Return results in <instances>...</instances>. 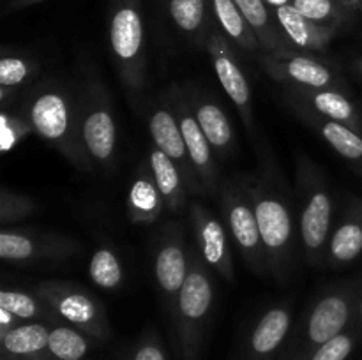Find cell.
Masks as SVG:
<instances>
[{
  "instance_id": "d6986e66",
  "label": "cell",
  "mask_w": 362,
  "mask_h": 360,
  "mask_svg": "<svg viewBox=\"0 0 362 360\" xmlns=\"http://www.w3.org/2000/svg\"><path fill=\"white\" fill-rule=\"evenodd\" d=\"M186 92L198 124L211 141L214 152L223 159L230 157L235 150V134L223 106L212 95L205 94L193 85Z\"/></svg>"
},
{
  "instance_id": "d6a6232c",
  "label": "cell",
  "mask_w": 362,
  "mask_h": 360,
  "mask_svg": "<svg viewBox=\"0 0 362 360\" xmlns=\"http://www.w3.org/2000/svg\"><path fill=\"white\" fill-rule=\"evenodd\" d=\"M35 212H37V203L30 196L2 187L0 191V224L4 228H9L14 222L23 221Z\"/></svg>"
},
{
  "instance_id": "ffe728a7",
  "label": "cell",
  "mask_w": 362,
  "mask_h": 360,
  "mask_svg": "<svg viewBox=\"0 0 362 360\" xmlns=\"http://www.w3.org/2000/svg\"><path fill=\"white\" fill-rule=\"evenodd\" d=\"M362 254V200L350 196L346 200L327 247V265L345 267Z\"/></svg>"
},
{
  "instance_id": "ba28073f",
  "label": "cell",
  "mask_w": 362,
  "mask_h": 360,
  "mask_svg": "<svg viewBox=\"0 0 362 360\" xmlns=\"http://www.w3.org/2000/svg\"><path fill=\"white\" fill-rule=\"evenodd\" d=\"M81 133L92 162L110 172L117 155V122L110 95L101 80H87L80 87Z\"/></svg>"
},
{
  "instance_id": "f1b7e54d",
  "label": "cell",
  "mask_w": 362,
  "mask_h": 360,
  "mask_svg": "<svg viewBox=\"0 0 362 360\" xmlns=\"http://www.w3.org/2000/svg\"><path fill=\"white\" fill-rule=\"evenodd\" d=\"M211 0H168V13L179 30L191 37L207 39Z\"/></svg>"
},
{
  "instance_id": "9c48e42d",
  "label": "cell",
  "mask_w": 362,
  "mask_h": 360,
  "mask_svg": "<svg viewBox=\"0 0 362 360\" xmlns=\"http://www.w3.org/2000/svg\"><path fill=\"white\" fill-rule=\"evenodd\" d=\"M219 207L230 236L243 254L247 267L258 275H269L264 242L257 215L243 180H226L219 187Z\"/></svg>"
},
{
  "instance_id": "4316f807",
  "label": "cell",
  "mask_w": 362,
  "mask_h": 360,
  "mask_svg": "<svg viewBox=\"0 0 362 360\" xmlns=\"http://www.w3.org/2000/svg\"><path fill=\"white\" fill-rule=\"evenodd\" d=\"M212 14L218 25L221 27L223 34L235 42L240 49L247 53L260 52L262 46L257 34L250 27L247 20L244 18L243 11L235 4V0H211Z\"/></svg>"
},
{
  "instance_id": "836d02e7",
  "label": "cell",
  "mask_w": 362,
  "mask_h": 360,
  "mask_svg": "<svg viewBox=\"0 0 362 360\" xmlns=\"http://www.w3.org/2000/svg\"><path fill=\"white\" fill-rule=\"evenodd\" d=\"M35 71L37 66L32 59L21 55H4L0 59V88L16 90L30 80Z\"/></svg>"
},
{
  "instance_id": "5bb4252c",
  "label": "cell",
  "mask_w": 362,
  "mask_h": 360,
  "mask_svg": "<svg viewBox=\"0 0 362 360\" xmlns=\"http://www.w3.org/2000/svg\"><path fill=\"white\" fill-rule=\"evenodd\" d=\"M187 272H189V249H186L184 244L182 226L179 222H168L159 233L154 274L172 316Z\"/></svg>"
},
{
  "instance_id": "484cf974",
  "label": "cell",
  "mask_w": 362,
  "mask_h": 360,
  "mask_svg": "<svg viewBox=\"0 0 362 360\" xmlns=\"http://www.w3.org/2000/svg\"><path fill=\"white\" fill-rule=\"evenodd\" d=\"M148 166H151L156 184L161 191L166 210L173 212V214L182 212L187 205L189 191H187L186 180L175 162L152 145L151 154H148Z\"/></svg>"
},
{
  "instance_id": "d590c367",
  "label": "cell",
  "mask_w": 362,
  "mask_h": 360,
  "mask_svg": "<svg viewBox=\"0 0 362 360\" xmlns=\"http://www.w3.org/2000/svg\"><path fill=\"white\" fill-rule=\"evenodd\" d=\"M357 335H359V330L346 328L343 334L336 335L334 339L322 344L320 348H317L300 360H346L356 349Z\"/></svg>"
},
{
  "instance_id": "7402d4cb",
  "label": "cell",
  "mask_w": 362,
  "mask_h": 360,
  "mask_svg": "<svg viewBox=\"0 0 362 360\" xmlns=\"http://www.w3.org/2000/svg\"><path fill=\"white\" fill-rule=\"evenodd\" d=\"M49 330L45 323H20L0 332L2 360H55L48 352Z\"/></svg>"
},
{
  "instance_id": "cb8c5ba5",
  "label": "cell",
  "mask_w": 362,
  "mask_h": 360,
  "mask_svg": "<svg viewBox=\"0 0 362 360\" xmlns=\"http://www.w3.org/2000/svg\"><path fill=\"white\" fill-rule=\"evenodd\" d=\"M250 27L260 41L262 52L269 55H285L296 52V46L286 39L276 20L274 9L265 0H235Z\"/></svg>"
},
{
  "instance_id": "7a4b0ae2",
  "label": "cell",
  "mask_w": 362,
  "mask_h": 360,
  "mask_svg": "<svg viewBox=\"0 0 362 360\" xmlns=\"http://www.w3.org/2000/svg\"><path fill=\"white\" fill-rule=\"evenodd\" d=\"M269 154L262 155V172L257 176H244L243 184L247 191L255 215L258 221L269 275L286 281L296 268L297 239L296 219L288 203L281 182L276 179L274 164L269 161Z\"/></svg>"
},
{
  "instance_id": "ab89813d",
  "label": "cell",
  "mask_w": 362,
  "mask_h": 360,
  "mask_svg": "<svg viewBox=\"0 0 362 360\" xmlns=\"http://www.w3.org/2000/svg\"><path fill=\"white\" fill-rule=\"evenodd\" d=\"M356 321H357V328H359V332H362V292H361V296H359V302H357Z\"/></svg>"
},
{
  "instance_id": "f35d334b",
  "label": "cell",
  "mask_w": 362,
  "mask_h": 360,
  "mask_svg": "<svg viewBox=\"0 0 362 360\" xmlns=\"http://www.w3.org/2000/svg\"><path fill=\"white\" fill-rule=\"evenodd\" d=\"M341 6H345L346 9L354 11L356 14H362V0H336Z\"/></svg>"
},
{
  "instance_id": "d4e9b609",
  "label": "cell",
  "mask_w": 362,
  "mask_h": 360,
  "mask_svg": "<svg viewBox=\"0 0 362 360\" xmlns=\"http://www.w3.org/2000/svg\"><path fill=\"white\" fill-rule=\"evenodd\" d=\"M127 217L134 224H152L165 210V200L161 196L151 166L141 164L136 169L133 184L127 193Z\"/></svg>"
},
{
  "instance_id": "1f68e13d",
  "label": "cell",
  "mask_w": 362,
  "mask_h": 360,
  "mask_svg": "<svg viewBox=\"0 0 362 360\" xmlns=\"http://www.w3.org/2000/svg\"><path fill=\"white\" fill-rule=\"evenodd\" d=\"M88 275L103 289H117L124 282V268L113 249L99 246L88 263Z\"/></svg>"
},
{
  "instance_id": "83f0119b",
  "label": "cell",
  "mask_w": 362,
  "mask_h": 360,
  "mask_svg": "<svg viewBox=\"0 0 362 360\" xmlns=\"http://www.w3.org/2000/svg\"><path fill=\"white\" fill-rule=\"evenodd\" d=\"M0 314H2L0 332H4L20 325V321L52 316L53 313L39 296L35 299L30 293L20 292V289H2L0 292Z\"/></svg>"
},
{
  "instance_id": "3957f363",
  "label": "cell",
  "mask_w": 362,
  "mask_h": 360,
  "mask_svg": "<svg viewBox=\"0 0 362 360\" xmlns=\"http://www.w3.org/2000/svg\"><path fill=\"white\" fill-rule=\"evenodd\" d=\"M297 198H299V239L304 258L318 267L327 263V247L331 240L334 201L327 176L317 162L300 155L296 168Z\"/></svg>"
},
{
  "instance_id": "4fadbf2b",
  "label": "cell",
  "mask_w": 362,
  "mask_h": 360,
  "mask_svg": "<svg viewBox=\"0 0 362 360\" xmlns=\"http://www.w3.org/2000/svg\"><path fill=\"white\" fill-rule=\"evenodd\" d=\"M81 246L74 239L55 233H35L23 229L2 228L0 232V258L16 265L35 261H60L74 256Z\"/></svg>"
},
{
  "instance_id": "2e32d148",
  "label": "cell",
  "mask_w": 362,
  "mask_h": 360,
  "mask_svg": "<svg viewBox=\"0 0 362 360\" xmlns=\"http://www.w3.org/2000/svg\"><path fill=\"white\" fill-rule=\"evenodd\" d=\"M189 219L194 242L207 267L228 282L235 281V267L228 240L230 233L226 232L225 224L200 203H191Z\"/></svg>"
},
{
  "instance_id": "9a60e30c",
  "label": "cell",
  "mask_w": 362,
  "mask_h": 360,
  "mask_svg": "<svg viewBox=\"0 0 362 360\" xmlns=\"http://www.w3.org/2000/svg\"><path fill=\"white\" fill-rule=\"evenodd\" d=\"M148 133H151L152 145L158 147L163 154L168 155L177 168L182 173L189 194H205L200 180H198L194 166L191 162L189 152H187L186 141H184L182 131H180L179 120L173 113L168 97L152 104L148 113Z\"/></svg>"
},
{
  "instance_id": "f546056e",
  "label": "cell",
  "mask_w": 362,
  "mask_h": 360,
  "mask_svg": "<svg viewBox=\"0 0 362 360\" xmlns=\"http://www.w3.org/2000/svg\"><path fill=\"white\" fill-rule=\"evenodd\" d=\"M90 349L88 335L71 325H55L49 330L48 352L55 360H81Z\"/></svg>"
},
{
  "instance_id": "74e56055",
  "label": "cell",
  "mask_w": 362,
  "mask_h": 360,
  "mask_svg": "<svg viewBox=\"0 0 362 360\" xmlns=\"http://www.w3.org/2000/svg\"><path fill=\"white\" fill-rule=\"evenodd\" d=\"M39 2H42V0H11L6 7V13H16V11L27 9V7L35 6Z\"/></svg>"
},
{
  "instance_id": "b9f144b4",
  "label": "cell",
  "mask_w": 362,
  "mask_h": 360,
  "mask_svg": "<svg viewBox=\"0 0 362 360\" xmlns=\"http://www.w3.org/2000/svg\"><path fill=\"white\" fill-rule=\"evenodd\" d=\"M352 67H354V71H356L357 76L362 78V56H361L359 60H356V62H354Z\"/></svg>"
},
{
  "instance_id": "277c9868",
  "label": "cell",
  "mask_w": 362,
  "mask_h": 360,
  "mask_svg": "<svg viewBox=\"0 0 362 360\" xmlns=\"http://www.w3.org/2000/svg\"><path fill=\"white\" fill-rule=\"evenodd\" d=\"M362 281L341 282L325 289L304 318L303 328L290 341L279 360H300L322 344L343 334L356 320Z\"/></svg>"
},
{
  "instance_id": "6da1fadb",
  "label": "cell",
  "mask_w": 362,
  "mask_h": 360,
  "mask_svg": "<svg viewBox=\"0 0 362 360\" xmlns=\"http://www.w3.org/2000/svg\"><path fill=\"white\" fill-rule=\"evenodd\" d=\"M21 113L34 133L55 147L67 161L85 172L94 169L81 133L80 88L59 80L41 81L27 92Z\"/></svg>"
},
{
  "instance_id": "30bf717a",
  "label": "cell",
  "mask_w": 362,
  "mask_h": 360,
  "mask_svg": "<svg viewBox=\"0 0 362 360\" xmlns=\"http://www.w3.org/2000/svg\"><path fill=\"white\" fill-rule=\"evenodd\" d=\"M166 97H168L173 113L179 120L191 162H193L194 172H197V176L200 180L202 187H204L205 194H218L221 182H219V169L218 164H216L214 148H212L211 141L207 140L200 124H198L193 106H191L189 97H187V92L182 90L180 87H172Z\"/></svg>"
},
{
  "instance_id": "44dd1931",
  "label": "cell",
  "mask_w": 362,
  "mask_h": 360,
  "mask_svg": "<svg viewBox=\"0 0 362 360\" xmlns=\"http://www.w3.org/2000/svg\"><path fill=\"white\" fill-rule=\"evenodd\" d=\"M276 20L285 32L286 39L303 52H324L341 28L320 25L303 16L292 4L276 7Z\"/></svg>"
},
{
  "instance_id": "603a6c76",
  "label": "cell",
  "mask_w": 362,
  "mask_h": 360,
  "mask_svg": "<svg viewBox=\"0 0 362 360\" xmlns=\"http://www.w3.org/2000/svg\"><path fill=\"white\" fill-rule=\"evenodd\" d=\"M296 115L300 116L304 124L311 127L325 143L332 147V150L349 161L354 168L362 175V134L354 127L345 126L341 122L324 119L315 113L304 112V109H293Z\"/></svg>"
},
{
  "instance_id": "e575fe53",
  "label": "cell",
  "mask_w": 362,
  "mask_h": 360,
  "mask_svg": "<svg viewBox=\"0 0 362 360\" xmlns=\"http://www.w3.org/2000/svg\"><path fill=\"white\" fill-rule=\"evenodd\" d=\"M2 134H0V147H2L4 154L13 150L21 140L28 136L30 133H34L30 122L27 120V116L21 112L14 113L9 108H2Z\"/></svg>"
},
{
  "instance_id": "7c38bea8",
  "label": "cell",
  "mask_w": 362,
  "mask_h": 360,
  "mask_svg": "<svg viewBox=\"0 0 362 360\" xmlns=\"http://www.w3.org/2000/svg\"><path fill=\"white\" fill-rule=\"evenodd\" d=\"M258 62L272 80L285 87L300 88H336L346 90V83L332 66L303 53H285V55H269L262 53Z\"/></svg>"
},
{
  "instance_id": "60d3db41",
  "label": "cell",
  "mask_w": 362,
  "mask_h": 360,
  "mask_svg": "<svg viewBox=\"0 0 362 360\" xmlns=\"http://www.w3.org/2000/svg\"><path fill=\"white\" fill-rule=\"evenodd\" d=\"M265 2H267L269 6L272 7V9H276V7H281V6H286V4H292V0H265Z\"/></svg>"
},
{
  "instance_id": "8fae6325",
  "label": "cell",
  "mask_w": 362,
  "mask_h": 360,
  "mask_svg": "<svg viewBox=\"0 0 362 360\" xmlns=\"http://www.w3.org/2000/svg\"><path fill=\"white\" fill-rule=\"evenodd\" d=\"M205 48H207L209 59H211L212 67L216 71L219 85L228 95L230 101L239 112L240 120L244 127L250 133V136H255V113L253 104H251V88L247 83V78L237 60L235 52H233L230 39L223 32L212 30L209 32L205 39Z\"/></svg>"
},
{
  "instance_id": "5b68a950",
  "label": "cell",
  "mask_w": 362,
  "mask_h": 360,
  "mask_svg": "<svg viewBox=\"0 0 362 360\" xmlns=\"http://www.w3.org/2000/svg\"><path fill=\"white\" fill-rule=\"evenodd\" d=\"M108 37L124 88L138 97L147 85V46L141 0H110Z\"/></svg>"
},
{
  "instance_id": "e0dca14e",
  "label": "cell",
  "mask_w": 362,
  "mask_h": 360,
  "mask_svg": "<svg viewBox=\"0 0 362 360\" xmlns=\"http://www.w3.org/2000/svg\"><path fill=\"white\" fill-rule=\"evenodd\" d=\"M285 99L292 109H304L324 119L341 122L362 134V112L346 90L286 87Z\"/></svg>"
},
{
  "instance_id": "52a82bcc",
  "label": "cell",
  "mask_w": 362,
  "mask_h": 360,
  "mask_svg": "<svg viewBox=\"0 0 362 360\" xmlns=\"http://www.w3.org/2000/svg\"><path fill=\"white\" fill-rule=\"evenodd\" d=\"M35 296L52 309L57 320H64L88 337L106 341L110 323L103 304L90 292L69 281H42L35 286Z\"/></svg>"
},
{
  "instance_id": "8992f818",
  "label": "cell",
  "mask_w": 362,
  "mask_h": 360,
  "mask_svg": "<svg viewBox=\"0 0 362 360\" xmlns=\"http://www.w3.org/2000/svg\"><path fill=\"white\" fill-rule=\"evenodd\" d=\"M214 288L207 263L198 247H189V272L177 299L173 321L180 352L186 360H198L211 320Z\"/></svg>"
},
{
  "instance_id": "ac0fdd59",
  "label": "cell",
  "mask_w": 362,
  "mask_h": 360,
  "mask_svg": "<svg viewBox=\"0 0 362 360\" xmlns=\"http://www.w3.org/2000/svg\"><path fill=\"white\" fill-rule=\"evenodd\" d=\"M292 327V311L288 306L271 307L255 323L240 360H274L288 339Z\"/></svg>"
},
{
  "instance_id": "8d00e7d4",
  "label": "cell",
  "mask_w": 362,
  "mask_h": 360,
  "mask_svg": "<svg viewBox=\"0 0 362 360\" xmlns=\"http://www.w3.org/2000/svg\"><path fill=\"white\" fill-rule=\"evenodd\" d=\"M131 360H166L165 349H163L161 342H159L158 334L147 332L140 339V342H138Z\"/></svg>"
},
{
  "instance_id": "4dcf8cb0",
  "label": "cell",
  "mask_w": 362,
  "mask_h": 360,
  "mask_svg": "<svg viewBox=\"0 0 362 360\" xmlns=\"http://www.w3.org/2000/svg\"><path fill=\"white\" fill-rule=\"evenodd\" d=\"M292 6L311 21L338 28L354 23L359 16L336 0H292Z\"/></svg>"
}]
</instances>
